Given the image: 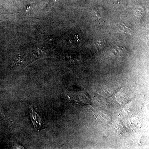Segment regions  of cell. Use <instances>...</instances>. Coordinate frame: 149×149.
<instances>
[{
  "label": "cell",
  "instance_id": "obj_1",
  "mask_svg": "<svg viewBox=\"0 0 149 149\" xmlns=\"http://www.w3.org/2000/svg\"><path fill=\"white\" fill-rule=\"evenodd\" d=\"M30 117L35 129L40 130L42 127V120L38 113L34 110H30Z\"/></svg>",
  "mask_w": 149,
  "mask_h": 149
}]
</instances>
